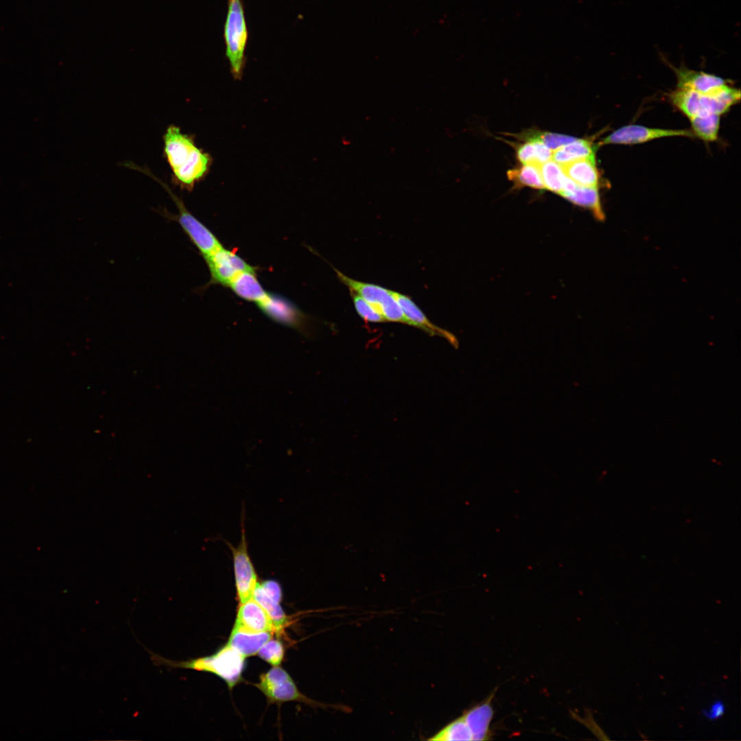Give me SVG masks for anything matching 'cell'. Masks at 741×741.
Returning a JSON list of instances; mask_svg holds the SVG:
<instances>
[{"instance_id": "cell-17", "label": "cell", "mask_w": 741, "mask_h": 741, "mask_svg": "<svg viewBox=\"0 0 741 741\" xmlns=\"http://www.w3.org/2000/svg\"><path fill=\"white\" fill-rule=\"evenodd\" d=\"M563 173L580 186L598 187L600 175L595 158H583L561 165Z\"/></svg>"}, {"instance_id": "cell-8", "label": "cell", "mask_w": 741, "mask_h": 741, "mask_svg": "<svg viewBox=\"0 0 741 741\" xmlns=\"http://www.w3.org/2000/svg\"><path fill=\"white\" fill-rule=\"evenodd\" d=\"M204 259L211 274L208 285L220 284L228 287L239 272L256 270L235 252L227 250L223 246Z\"/></svg>"}, {"instance_id": "cell-3", "label": "cell", "mask_w": 741, "mask_h": 741, "mask_svg": "<svg viewBox=\"0 0 741 741\" xmlns=\"http://www.w3.org/2000/svg\"><path fill=\"white\" fill-rule=\"evenodd\" d=\"M130 167L154 179L167 191L178 208V213L176 215L171 213L167 209H163L161 214L168 220L176 221L180 224L203 258L222 246L214 234L188 211L183 200L165 182L157 178L146 167H141L132 163Z\"/></svg>"}, {"instance_id": "cell-2", "label": "cell", "mask_w": 741, "mask_h": 741, "mask_svg": "<svg viewBox=\"0 0 741 741\" xmlns=\"http://www.w3.org/2000/svg\"><path fill=\"white\" fill-rule=\"evenodd\" d=\"M245 658L228 644L211 656L188 661H171L155 654L152 657L157 664L212 672L222 679L230 689L242 679Z\"/></svg>"}, {"instance_id": "cell-30", "label": "cell", "mask_w": 741, "mask_h": 741, "mask_svg": "<svg viewBox=\"0 0 741 741\" xmlns=\"http://www.w3.org/2000/svg\"><path fill=\"white\" fill-rule=\"evenodd\" d=\"M266 593L278 602H281L282 591L279 584L274 580H266L259 583Z\"/></svg>"}, {"instance_id": "cell-14", "label": "cell", "mask_w": 741, "mask_h": 741, "mask_svg": "<svg viewBox=\"0 0 741 741\" xmlns=\"http://www.w3.org/2000/svg\"><path fill=\"white\" fill-rule=\"evenodd\" d=\"M495 692L483 702L466 711L463 716L472 734L473 740H488L492 737L491 723L494 711L492 700Z\"/></svg>"}, {"instance_id": "cell-23", "label": "cell", "mask_w": 741, "mask_h": 741, "mask_svg": "<svg viewBox=\"0 0 741 741\" xmlns=\"http://www.w3.org/2000/svg\"><path fill=\"white\" fill-rule=\"evenodd\" d=\"M720 117L719 115L709 114L689 118L692 133L705 141L716 140L720 128Z\"/></svg>"}, {"instance_id": "cell-6", "label": "cell", "mask_w": 741, "mask_h": 741, "mask_svg": "<svg viewBox=\"0 0 741 741\" xmlns=\"http://www.w3.org/2000/svg\"><path fill=\"white\" fill-rule=\"evenodd\" d=\"M270 703H277L290 701L314 704L298 690L292 679L280 667H274L261 674L255 685Z\"/></svg>"}, {"instance_id": "cell-12", "label": "cell", "mask_w": 741, "mask_h": 741, "mask_svg": "<svg viewBox=\"0 0 741 741\" xmlns=\"http://www.w3.org/2000/svg\"><path fill=\"white\" fill-rule=\"evenodd\" d=\"M668 64L677 75V88L690 89L704 95H711L728 85L726 80L718 75L691 70L685 66L677 68L669 62Z\"/></svg>"}, {"instance_id": "cell-15", "label": "cell", "mask_w": 741, "mask_h": 741, "mask_svg": "<svg viewBox=\"0 0 741 741\" xmlns=\"http://www.w3.org/2000/svg\"><path fill=\"white\" fill-rule=\"evenodd\" d=\"M670 97L672 104L688 118L711 114L710 99L707 95L677 88Z\"/></svg>"}, {"instance_id": "cell-22", "label": "cell", "mask_w": 741, "mask_h": 741, "mask_svg": "<svg viewBox=\"0 0 741 741\" xmlns=\"http://www.w3.org/2000/svg\"><path fill=\"white\" fill-rule=\"evenodd\" d=\"M252 598L258 602L268 613L275 627L276 633L280 635L283 633L285 626L288 623V620L287 615L280 606V603L268 596L259 583L257 584L254 591Z\"/></svg>"}, {"instance_id": "cell-16", "label": "cell", "mask_w": 741, "mask_h": 741, "mask_svg": "<svg viewBox=\"0 0 741 741\" xmlns=\"http://www.w3.org/2000/svg\"><path fill=\"white\" fill-rule=\"evenodd\" d=\"M256 270H246L239 272L230 283L229 287L239 297L259 303L268 294L259 283Z\"/></svg>"}, {"instance_id": "cell-20", "label": "cell", "mask_w": 741, "mask_h": 741, "mask_svg": "<svg viewBox=\"0 0 741 741\" xmlns=\"http://www.w3.org/2000/svg\"><path fill=\"white\" fill-rule=\"evenodd\" d=\"M572 203L589 209L598 220H603L604 213L601 207L598 187H589L576 185L575 188L561 195Z\"/></svg>"}, {"instance_id": "cell-1", "label": "cell", "mask_w": 741, "mask_h": 741, "mask_svg": "<svg viewBox=\"0 0 741 741\" xmlns=\"http://www.w3.org/2000/svg\"><path fill=\"white\" fill-rule=\"evenodd\" d=\"M163 154L172 171V183L182 189L191 191L207 174L209 154L198 148L193 138L169 125L163 136Z\"/></svg>"}, {"instance_id": "cell-31", "label": "cell", "mask_w": 741, "mask_h": 741, "mask_svg": "<svg viewBox=\"0 0 741 741\" xmlns=\"http://www.w3.org/2000/svg\"><path fill=\"white\" fill-rule=\"evenodd\" d=\"M725 705L720 701H716L712 703L708 711H704V714L710 720L718 719L725 713Z\"/></svg>"}, {"instance_id": "cell-10", "label": "cell", "mask_w": 741, "mask_h": 741, "mask_svg": "<svg viewBox=\"0 0 741 741\" xmlns=\"http://www.w3.org/2000/svg\"><path fill=\"white\" fill-rule=\"evenodd\" d=\"M257 305L265 314L273 320L296 329L301 332L307 331V318L291 302L285 298L268 293L262 301L257 303Z\"/></svg>"}, {"instance_id": "cell-18", "label": "cell", "mask_w": 741, "mask_h": 741, "mask_svg": "<svg viewBox=\"0 0 741 741\" xmlns=\"http://www.w3.org/2000/svg\"><path fill=\"white\" fill-rule=\"evenodd\" d=\"M272 638L271 632L252 633L233 629L227 644L246 657L257 654Z\"/></svg>"}, {"instance_id": "cell-5", "label": "cell", "mask_w": 741, "mask_h": 741, "mask_svg": "<svg viewBox=\"0 0 741 741\" xmlns=\"http://www.w3.org/2000/svg\"><path fill=\"white\" fill-rule=\"evenodd\" d=\"M339 280L351 292H355L369 303L384 318L386 321L410 325V322L392 295V290L373 283L355 280L333 268Z\"/></svg>"}, {"instance_id": "cell-7", "label": "cell", "mask_w": 741, "mask_h": 741, "mask_svg": "<svg viewBox=\"0 0 741 741\" xmlns=\"http://www.w3.org/2000/svg\"><path fill=\"white\" fill-rule=\"evenodd\" d=\"M229 547L233 554V569L237 598L240 603L251 599L258 584L257 574L248 552L245 530L242 528L239 545Z\"/></svg>"}, {"instance_id": "cell-21", "label": "cell", "mask_w": 741, "mask_h": 741, "mask_svg": "<svg viewBox=\"0 0 741 741\" xmlns=\"http://www.w3.org/2000/svg\"><path fill=\"white\" fill-rule=\"evenodd\" d=\"M516 154L518 160L524 165L539 166L552 159V150L540 141H527L517 146Z\"/></svg>"}, {"instance_id": "cell-25", "label": "cell", "mask_w": 741, "mask_h": 741, "mask_svg": "<svg viewBox=\"0 0 741 741\" xmlns=\"http://www.w3.org/2000/svg\"><path fill=\"white\" fill-rule=\"evenodd\" d=\"M539 168L544 188L560 195L566 177L561 166L550 159L540 165Z\"/></svg>"}, {"instance_id": "cell-9", "label": "cell", "mask_w": 741, "mask_h": 741, "mask_svg": "<svg viewBox=\"0 0 741 741\" xmlns=\"http://www.w3.org/2000/svg\"><path fill=\"white\" fill-rule=\"evenodd\" d=\"M694 137L688 130L648 128L640 125L624 126L603 139L600 144L633 145L668 137Z\"/></svg>"}, {"instance_id": "cell-29", "label": "cell", "mask_w": 741, "mask_h": 741, "mask_svg": "<svg viewBox=\"0 0 741 741\" xmlns=\"http://www.w3.org/2000/svg\"><path fill=\"white\" fill-rule=\"evenodd\" d=\"M259 657L270 664L278 666L284 656V647L277 639H270L258 651Z\"/></svg>"}, {"instance_id": "cell-26", "label": "cell", "mask_w": 741, "mask_h": 741, "mask_svg": "<svg viewBox=\"0 0 741 741\" xmlns=\"http://www.w3.org/2000/svg\"><path fill=\"white\" fill-rule=\"evenodd\" d=\"M429 740L435 741L473 740V738L462 715L449 723Z\"/></svg>"}, {"instance_id": "cell-11", "label": "cell", "mask_w": 741, "mask_h": 741, "mask_svg": "<svg viewBox=\"0 0 741 741\" xmlns=\"http://www.w3.org/2000/svg\"><path fill=\"white\" fill-rule=\"evenodd\" d=\"M233 629L252 633H276L268 613L253 598L240 603Z\"/></svg>"}, {"instance_id": "cell-19", "label": "cell", "mask_w": 741, "mask_h": 741, "mask_svg": "<svg viewBox=\"0 0 741 741\" xmlns=\"http://www.w3.org/2000/svg\"><path fill=\"white\" fill-rule=\"evenodd\" d=\"M583 158H595V148L587 139H576L552 150V159L560 165Z\"/></svg>"}, {"instance_id": "cell-13", "label": "cell", "mask_w": 741, "mask_h": 741, "mask_svg": "<svg viewBox=\"0 0 741 741\" xmlns=\"http://www.w3.org/2000/svg\"><path fill=\"white\" fill-rule=\"evenodd\" d=\"M392 293L411 326L422 330L430 336L443 338L452 346H458V342L455 336L432 323L410 296L393 290Z\"/></svg>"}, {"instance_id": "cell-24", "label": "cell", "mask_w": 741, "mask_h": 741, "mask_svg": "<svg viewBox=\"0 0 741 741\" xmlns=\"http://www.w3.org/2000/svg\"><path fill=\"white\" fill-rule=\"evenodd\" d=\"M507 174L508 178L515 183L517 187H530L537 189H545L539 166L535 165L525 164L519 168L509 170Z\"/></svg>"}, {"instance_id": "cell-28", "label": "cell", "mask_w": 741, "mask_h": 741, "mask_svg": "<svg viewBox=\"0 0 741 741\" xmlns=\"http://www.w3.org/2000/svg\"><path fill=\"white\" fill-rule=\"evenodd\" d=\"M351 295L355 309L363 320L375 323L386 322L382 315L362 297L353 292Z\"/></svg>"}, {"instance_id": "cell-27", "label": "cell", "mask_w": 741, "mask_h": 741, "mask_svg": "<svg viewBox=\"0 0 741 741\" xmlns=\"http://www.w3.org/2000/svg\"><path fill=\"white\" fill-rule=\"evenodd\" d=\"M517 137L525 141H540L552 150L566 145L576 139L570 136L541 131L525 132L517 134Z\"/></svg>"}, {"instance_id": "cell-4", "label": "cell", "mask_w": 741, "mask_h": 741, "mask_svg": "<svg viewBox=\"0 0 741 741\" xmlns=\"http://www.w3.org/2000/svg\"><path fill=\"white\" fill-rule=\"evenodd\" d=\"M242 0H228L226 17L224 26L226 56L231 71L235 78L242 76L244 67L248 32Z\"/></svg>"}]
</instances>
